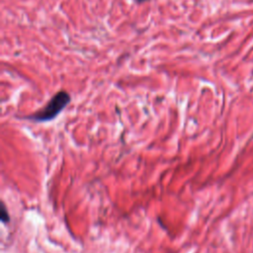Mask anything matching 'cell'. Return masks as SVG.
Wrapping results in <instances>:
<instances>
[{
  "label": "cell",
  "instance_id": "cell-2",
  "mask_svg": "<svg viewBox=\"0 0 253 253\" xmlns=\"http://www.w3.org/2000/svg\"><path fill=\"white\" fill-rule=\"evenodd\" d=\"M1 221H3V222H6V221H9V215L7 214V212H6V209H5V207H4V205L2 206V210H1Z\"/></svg>",
  "mask_w": 253,
  "mask_h": 253
},
{
  "label": "cell",
  "instance_id": "cell-1",
  "mask_svg": "<svg viewBox=\"0 0 253 253\" xmlns=\"http://www.w3.org/2000/svg\"><path fill=\"white\" fill-rule=\"evenodd\" d=\"M70 102V96L64 91L56 94L49 102L40 111L29 116L28 118L36 122H47L56 118Z\"/></svg>",
  "mask_w": 253,
  "mask_h": 253
},
{
  "label": "cell",
  "instance_id": "cell-3",
  "mask_svg": "<svg viewBox=\"0 0 253 253\" xmlns=\"http://www.w3.org/2000/svg\"><path fill=\"white\" fill-rule=\"evenodd\" d=\"M137 2H139V3H142V2H144V1H146V0H136Z\"/></svg>",
  "mask_w": 253,
  "mask_h": 253
}]
</instances>
